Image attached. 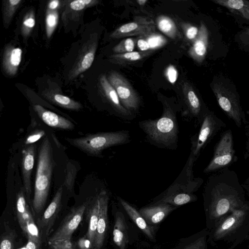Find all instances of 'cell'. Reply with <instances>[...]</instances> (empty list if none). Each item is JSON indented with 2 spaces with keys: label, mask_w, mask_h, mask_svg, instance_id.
I'll list each match as a JSON object with an SVG mask.
<instances>
[{
  "label": "cell",
  "mask_w": 249,
  "mask_h": 249,
  "mask_svg": "<svg viewBox=\"0 0 249 249\" xmlns=\"http://www.w3.org/2000/svg\"><path fill=\"white\" fill-rule=\"evenodd\" d=\"M177 207L164 203H152V204L142 208L139 211L146 222L150 226L161 222Z\"/></svg>",
  "instance_id": "18"
},
{
  "label": "cell",
  "mask_w": 249,
  "mask_h": 249,
  "mask_svg": "<svg viewBox=\"0 0 249 249\" xmlns=\"http://www.w3.org/2000/svg\"><path fill=\"white\" fill-rule=\"evenodd\" d=\"M36 145H28L22 151L21 169L24 188L26 195L31 192V175L35 163Z\"/></svg>",
  "instance_id": "20"
},
{
  "label": "cell",
  "mask_w": 249,
  "mask_h": 249,
  "mask_svg": "<svg viewBox=\"0 0 249 249\" xmlns=\"http://www.w3.org/2000/svg\"><path fill=\"white\" fill-rule=\"evenodd\" d=\"M204 194L206 227L210 231L223 218L246 203L241 192L231 188H210Z\"/></svg>",
  "instance_id": "3"
},
{
  "label": "cell",
  "mask_w": 249,
  "mask_h": 249,
  "mask_svg": "<svg viewBox=\"0 0 249 249\" xmlns=\"http://www.w3.org/2000/svg\"><path fill=\"white\" fill-rule=\"evenodd\" d=\"M212 88L219 106L238 126H241L242 111L237 95L230 86L219 81L213 83Z\"/></svg>",
  "instance_id": "7"
},
{
  "label": "cell",
  "mask_w": 249,
  "mask_h": 249,
  "mask_svg": "<svg viewBox=\"0 0 249 249\" xmlns=\"http://www.w3.org/2000/svg\"><path fill=\"white\" fill-rule=\"evenodd\" d=\"M58 11L47 9L45 17V28L47 37L50 38L54 33L58 22Z\"/></svg>",
  "instance_id": "36"
},
{
  "label": "cell",
  "mask_w": 249,
  "mask_h": 249,
  "mask_svg": "<svg viewBox=\"0 0 249 249\" xmlns=\"http://www.w3.org/2000/svg\"><path fill=\"white\" fill-rule=\"evenodd\" d=\"M144 52H132L122 53H116L110 56V60L116 64H126L139 60L147 54Z\"/></svg>",
  "instance_id": "33"
},
{
  "label": "cell",
  "mask_w": 249,
  "mask_h": 249,
  "mask_svg": "<svg viewBox=\"0 0 249 249\" xmlns=\"http://www.w3.org/2000/svg\"><path fill=\"white\" fill-rule=\"evenodd\" d=\"M33 108L40 120L51 127L65 130H71L74 127V125L70 120L45 109L40 105H34Z\"/></svg>",
  "instance_id": "19"
},
{
  "label": "cell",
  "mask_w": 249,
  "mask_h": 249,
  "mask_svg": "<svg viewBox=\"0 0 249 249\" xmlns=\"http://www.w3.org/2000/svg\"><path fill=\"white\" fill-rule=\"evenodd\" d=\"M97 45V36H92L83 45L69 73L68 78L69 80L76 78L91 67L94 59Z\"/></svg>",
  "instance_id": "10"
},
{
  "label": "cell",
  "mask_w": 249,
  "mask_h": 249,
  "mask_svg": "<svg viewBox=\"0 0 249 249\" xmlns=\"http://www.w3.org/2000/svg\"><path fill=\"white\" fill-rule=\"evenodd\" d=\"M85 214L88 222V229L85 236L91 242L93 248L99 214L98 194L87 202Z\"/></svg>",
  "instance_id": "22"
},
{
  "label": "cell",
  "mask_w": 249,
  "mask_h": 249,
  "mask_svg": "<svg viewBox=\"0 0 249 249\" xmlns=\"http://www.w3.org/2000/svg\"><path fill=\"white\" fill-rule=\"evenodd\" d=\"M36 24L35 14L34 9L28 10L25 14L21 25V34L24 37H28Z\"/></svg>",
  "instance_id": "34"
},
{
  "label": "cell",
  "mask_w": 249,
  "mask_h": 249,
  "mask_svg": "<svg viewBox=\"0 0 249 249\" xmlns=\"http://www.w3.org/2000/svg\"><path fill=\"white\" fill-rule=\"evenodd\" d=\"M216 4L228 9L231 12L249 19V1L243 0H213Z\"/></svg>",
  "instance_id": "28"
},
{
  "label": "cell",
  "mask_w": 249,
  "mask_h": 249,
  "mask_svg": "<svg viewBox=\"0 0 249 249\" xmlns=\"http://www.w3.org/2000/svg\"><path fill=\"white\" fill-rule=\"evenodd\" d=\"M117 199L130 218L137 227L150 239H154V232L139 212L127 201L118 196Z\"/></svg>",
  "instance_id": "24"
},
{
  "label": "cell",
  "mask_w": 249,
  "mask_h": 249,
  "mask_svg": "<svg viewBox=\"0 0 249 249\" xmlns=\"http://www.w3.org/2000/svg\"><path fill=\"white\" fill-rule=\"evenodd\" d=\"M17 216L23 232L24 231L26 222L32 215L26 205L23 191H20L17 195L16 202Z\"/></svg>",
  "instance_id": "29"
},
{
  "label": "cell",
  "mask_w": 249,
  "mask_h": 249,
  "mask_svg": "<svg viewBox=\"0 0 249 249\" xmlns=\"http://www.w3.org/2000/svg\"><path fill=\"white\" fill-rule=\"evenodd\" d=\"M129 132L126 130L89 134L76 138H66L71 144L94 156H101L102 151L110 147L130 142Z\"/></svg>",
  "instance_id": "6"
},
{
  "label": "cell",
  "mask_w": 249,
  "mask_h": 249,
  "mask_svg": "<svg viewBox=\"0 0 249 249\" xmlns=\"http://www.w3.org/2000/svg\"><path fill=\"white\" fill-rule=\"evenodd\" d=\"M163 103L160 117L141 121L138 124L150 144L159 148L175 150L178 147L179 133L177 110L168 103Z\"/></svg>",
  "instance_id": "2"
},
{
  "label": "cell",
  "mask_w": 249,
  "mask_h": 249,
  "mask_svg": "<svg viewBox=\"0 0 249 249\" xmlns=\"http://www.w3.org/2000/svg\"><path fill=\"white\" fill-rule=\"evenodd\" d=\"M139 4V5L141 6H143L145 5V4L147 2L146 0H138L136 1Z\"/></svg>",
  "instance_id": "49"
},
{
  "label": "cell",
  "mask_w": 249,
  "mask_h": 249,
  "mask_svg": "<svg viewBox=\"0 0 249 249\" xmlns=\"http://www.w3.org/2000/svg\"><path fill=\"white\" fill-rule=\"evenodd\" d=\"M183 101L185 108L182 116L187 122L201 123L205 114L202 113L201 104L192 87L184 83L183 86Z\"/></svg>",
  "instance_id": "15"
},
{
  "label": "cell",
  "mask_w": 249,
  "mask_h": 249,
  "mask_svg": "<svg viewBox=\"0 0 249 249\" xmlns=\"http://www.w3.org/2000/svg\"><path fill=\"white\" fill-rule=\"evenodd\" d=\"M22 53V51L20 48L11 44L5 47L2 55V67L6 74L14 76L17 74Z\"/></svg>",
  "instance_id": "21"
},
{
  "label": "cell",
  "mask_w": 249,
  "mask_h": 249,
  "mask_svg": "<svg viewBox=\"0 0 249 249\" xmlns=\"http://www.w3.org/2000/svg\"><path fill=\"white\" fill-rule=\"evenodd\" d=\"M154 21L148 18L136 17L134 20L124 24L114 31L110 35L112 38L117 39L130 36H142L154 32Z\"/></svg>",
  "instance_id": "13"
},
{
  "label": "cell",
  "mask_w": 249,
  "mask_h": 249,
  "mask_svg": "<svg viewBox=\"0 0 249 249\" xmlns=\"http://www.w3.org/2000/svg\"><path fill=\"white\" fill-rule=\"evenodd\" d=\"M208 242L222 249H234L249 234V201L221 219L209 231Z\"/></svg>",
  "instance_id": "1"
},
{
  "label": "cell",
  "mask_w": 249,
  "mask_h": 249,
  "mask_svg": "<svg viewBox=\"0 0 249 249\" xmlns=\"http://www.w3.org/2000/svg\"><path fill=\"white\" fill-rule=\"evenodd\" d=\"M28 242L26 245V249H39L40 246L31 239L27 238Z\"/></svg>",
  "instance_id": "48"
},
{
  "label": "cell",
  "mask_w": 249,
  "mask_h": 249,
  "mask_svg": "<svg viewBox=\"0 0 249 249\" xmlns=\"http://www.w3.org/2000/svg\"><path fill=\"white\" fill-rule=\"evenodd\" d=\"M33 208L39 213L47 200L53 169V148L48 137L42 141L38 153Z\"/></svg>",
  "instance_id": "5"
},
{
  "label": "cell",
  "mask_w": 249,
  "mask_h": 249,
  "mask_svg": "<svg viewBox=\"0 0 249 249\" xmlns=\"http://www.w3.org/2000/svg\"><path fill=\"white\" fill-rule=\"evenodd\" d=\"M99 2L96 0H76L71 1L68 3L65 12H71L72 15L77 14L86 8L96 5ZM66 14V13H65Z\"/></svg>",
  "instance_id": "35"
},
{
  "label": "cell",
  "mask_w": 249,
  "mask_h": 249,
  "mask_svg": "<svg viewBox=\"0 0 249 249\" xmlns=\"http://www.w3.org/2000/svg\"><path fill=\"white\" fill-rule=\"evenodd\" d=\"M87 207V202L72 208L60 226L49 239L48 242L59 239H71V235L82 221Z\"/></svg>",
  "instance_id": "12"
},
{
  "label": "cell",
  "mask_w": 249,
  "mask_h": 249,
  "mask_svg": "<svg viewBox=\"0 0 249 249\" xmlns=\"http://www.w3.org/2000/svg\"><path fill=\"white\" fill-rule=\"evenodd\" d=\"M233 155L232 137L231 131H228L220 139L204 172L207 173L228 165L232 160Z\"/></svg>",
  "instance_id": "9"
},
{
  "label": "cell",
  "mask_w": 249,
  "mask_h": 249,
  "mask_svg": "<svg viewBox=\"0 0 249 249\" xmlns=\"http://www.w3.org/2000/svg\"><path fill=\"white\" fill-rule=\"evenodd\" d=\"M63 188L60 187L55 193L52 201L38 220V224L42 234L47 237L52 229L61 207Z\"/></svg>",
  "instance_id": "17"
},
{
  "label": "cell",
  "mask_w": 249,
  "mask_h": 249,
  "mask_svg": "<svg viewBox=\"0 0 249 249\" xmlns=\"http://www.w3.org/2000/svg\"><path fill=\"white\" fill-rule=\"evenodd\" d=\"M42 95L50 102L67 109L79 110L83 108L82 105L79 102L55 91L54 89L45 90Z\"/></svg>",
  "instance_id": "25"
},
{
  "label": "cell",
  "mask_w": 249,
  "mask_h": 249,
  "mask_svg": "<svg viewBox=\"0 0 249 249\" xmlns=\"http://www.w3.org/2000/svg\"><path fill=\"white\" fill-rule=\"evenodd\" d=\"M209 230L206 228L190 237L185 245L178 249H207Z\"/></svg>",
  "instance_id": "30"
},
{
  "label": "cell",
  "mask_w": 249,
  "mask_h": 249,
  "mask_svg": "<svg viewBox=\"0 0 249 249\" xmlns=\"http://www.w3.org/2000/svg\"><path fill=\"white\" fill-rule=\"evenodd\" d=\"M45 134V132L42 130L35 131L25 139V144L27 145L34 144L40 139Z\"/></svg>",
  "instance_id": "42"
},
{
  "label": "cell",
  "mask_w": 249,
  "mask_h": 249,
  "mask_svg": "<svg viewBox=\"0 0 249 249\" xmlns=\"http://www.w3.org/2000/svg\"><path fill=\"white\" fill-rule=\"evenodd\" d=\"M16 238V233L14 231L4 233L1 237L0 249H14Z\"/></svg>",
  "instance_id": "39"
},
{
  "label": "cell",
  "mask_w": 249,
  "mask_h": 249,
  "mask_svg": "<svg viewBox=\"0 0 249 249\" xmlns=\"http://www.w3.org/2000/svg\"><path fill=\"white\" fill-rule=\"evenodd\" d=\"M239 39L242 44L249 48V27L241 32Z\"/></svg>",
  "instance_id": "46"
},
{
  "label": "cell",
  "mask_w": 249,
  "mask_h": 249,
  "mask_svg": "<svg viewBox=\"0 0 249 249\" xmlns=\"http://www.w3.org/2000/svg\"><path fill=\"white\" fill-rule=\"evenodd\" d=\"M23 233L26 235L27 238L33 240L39 246L41 244V237L39 230L36 225L32 215L27 221Z\"/></svg>",
  "instance_id": "37"
},
{
  "label": "cell",
  "mask_w": 249,
  "mask_h": 249,
  "mask_svg": "<svg viewBox=\"0 0 249 249\" xmlns=\"http://www.w3.org/2000/svg\"><path fill=\"white\" fill-rule=\"evenodd\" d=\"M194 160L189 156L182 171L173 183L158 196L152 203H164L178 207L195 201L196 196L194 194L202 180L195 178L193 175Z\"/></svg>",
  "instance_id": "4"
},
{
  "label": "cell",
  "mask_w": 249,
  "mask_h": 249,
  "mask_svg": "<svg viewBox=\"0 0 249 249\" xmlns=\"http://www.w3.org/2000/svg\"><path fill=\"white\" fill-rule=\"evenodd\" d=\"M98 194L99 199V214L92 249H101L103 247L108 224L107 210L109 199V194L105 189H102Z\"/></svg>",
  "instance_id": "16"
},
{
  "label": "cell",
  "mask_w": 249,
  "mask_h": 249,
  "mask_svg": "<svg viewBox=\"0 0 249 249\" xmlns=\"http://www.w3.org/2000/svg\"><path fill=\"white\" fill-rule=\"evenodd\" d=\"M64 2L59 0H53L50 1L47 5L48 10L55 11L58 10L62 5V3Z\"/></svg>",
  "instance_id": "47"
},
{
  "label": "cell",
  "mask_w": 249,
  "mask_h": 249,
  "mask_svg": "<svg viewBox=\"0 0 249 249\" xmlns=\"http://www.w3.org/2000/svg\"><path fill=\"white\" fill-rule=\"evenodd\" d=\"M159 29L164 34L171 38H175L178 36V29L174 21L169 17L159 16L157 19Z\"/></svg>",
  "instance_id": "31"
},
{
  "label": "cell",
  "mask_w": 249,
  "mask_h": 249,
  "mask_svg": "<svg viewBox=\"0 0 249 249\" xmlns=\"http://www.w3.org/2000/svg\"><path fill=\"white\" fill-rule=\"evenodd\" d=\"M167 42L162 35L154 32L140 36L137 41V46L142 52L153 50L163 46Z\"/></svg>",
  "instance_id": "27"
},
{
  "label": "cell",
  "mask_w": 249,
  "mask_h": 249,
  "mask_svg": "<svg viewBox=\"0 0 249 249\" xmlns=\"http://www.w3.org/2000/svg\"><path fill=\"white\" fill-rule=\"evenodd\" d=\"M124 217L121 212L116 214L113 230V240L119 249H126L128 242L127 228Z\"/></svg>",
  "instance_id": "26"
},
{
  "label": "cell",
  "mask_w": 249,
  "mask_h": 249,
  "mask_svg": "<svg viewBox=\"0 0 249 249\" xmlns=\"http://www.w3.org/2000/svg\"><path fill=\"white\" fill-rule=\"evenodd\" d=\"M135 47V40L127 38L121 41L114 47L113 51L116 53H122L133 52Z\"/></svg>",
  "instance_id": "38"
},
{
  "label": "cell",
  "mask_w": 249,
  "mask_h": 249,
  "mask_svg": "<svg viewBox=\"0 0 249 249\" xmlns=\"http://www.w3.org/2000/svg\"><path fill=\"white\" fill-rule=\"evenodd\" d=\"M107 79L116 90L122 106L135 115L140 105V99L126 79L116 71L109 73Z\"/></svg>",
  "instance_id": "8"
},
{
  "label": "cell",
  "mask_w": 249,
  "mask_h": 249,
  "mask_svg": "<svg viewBox=\"0 0 249 249\" xmlns=\"http://www.w3.org/2000/svg\"><path fill=\"white\" fill-rule=\"evenodd\" d=\"M22 0H4L2 1V17L4 26L8 27Z\"/></svg>",
  "instance_id": "32"
},
{
  "label": "cell",
  "mask_w": 249,
  "mask_h": 249,
  "mask_svg": "<svg viewBox=\"0 0 249 249\" xmlns=\"http://www.w3.org/2000/svg\"><path fill=\"white\" fill-rule=\"evenodd\" d=\"M245 241H248V249H249V234L247 236Z\"/></svg>",
  "instance_id": "50"
},
{
  "label": "cell",
  "mask_w": 249,
  "mask_h": 249,
  "mask_svg": "<svg viewBox=\"0 0 249 249\" xmlns=\"http://www.w3.org/2000/svg\"><path fill=\"white\" fill-rule=\"evenodd\" d=\"M74 175V169L70 167L68 168L65 183L67 184L66 186H67V188L70 190L72 189L73 185Z\"/></svg>",
  "instance_id": "44"
},
{
  "label": "cell",
  "mask_w": 249,
  "mask_h": 249,
  "mask_svg": "<svg viewBox=\"0 0 249 249\" xmlns=\"http://www.w3.org/2000/svg\"><path fill=\"white\" fill-rule=\"evenodd\" d=\"M208 31L205 24L201 22L197 37L188 51L189 55L196 62L204 59L208 44Z\"/></svg>",
  "instance_id": "23"
},
{
  "label": "cell",
  "mask_w": 249,
  "mask_h": 249,
  "mask_svg": "<svg viewBox=\"0 0 249 249\" xmlns=\"http://www.w3.org/2000/svg\"><path fill=\"white\" fill-rule=\"evenodd\" d=\"M216 123V120L212 114L205 113L198 134L191 138V147L189 156L195 162L215 130Z\"/></svg>",
  "instance_id": "11"
},
{
  "label": "cell",
  "mask_w": 249,
  "mask_h": 249,
  "mask_svg": "<svg viewBox=\"0 0 249 249\" xmlns=\"http://www.w3.org/2000/svg\"><path fill=\"white\" fill-rule=\"evenodd\" d=\"M99 83L102 93L112 108L115 116L125 121H131L133 120L135 118V115L122 106L116 90L106 75L101 76Z\"/></svg>",
  "instance_id": "14"
},
{
  "label": "cell",
  "mask_w": 249,
  "mask_h": 249,
  "mask_svg": "<svg viewBox=\"0 0 249 249\" xmlns=\"http://www.w3.org/2000/svg\"><path fill=\"white\" fill-rule=\"evenodd\" d=\"M165 74L166 78L170 83L174 84L176 82L178 73L177 70L173 65H170L166 68Z\"/></svg>",
  "instance_id": "41"
},
{
  "label": "cell",
  "mask_w": 249,
  "mask_h": 249,
  "mask_svg": "<svg viewBox=\"0 0 249 249\" xmlns=\"http://www.w3.org/2000/svg\"><path fill=\"white\" fill-rule=\"evenodd\" d=\"M53 249H73L71 239H59L49 242Z\"/></svg>",
  "instance_id": "40"
},
{
  "label": "cell",
  "mask_w": 249,
  "mask_h": 249,
  "mask_svg": "<svg viewBox=\"0 0 249 249\" xmlns=\"http://www.w3.org/2000/svg\"><path fill=\"white\" fill-rule=\"evenodd\" d=\"M199 29L194 26L187 25L184 27L185 35L190 40H195L197 36Z\"/></svg>",
  "instance_id": "43"
},
{
  "label": "cell",
  "mask_w": 249,
  "mask_h": 249,
  "mask_svg": "<svg viewBox=\"0 0 249 249\" xmlns=\"http://www.w3.org/2000/svg\"><path fill=\"white\" fill-rule=\"evenodd\" d=\"M79 249H92V245L90 240L86 236L81 238L77 242Z\"/></svg>",
  "instance_id": "45"
}]
</instances>
